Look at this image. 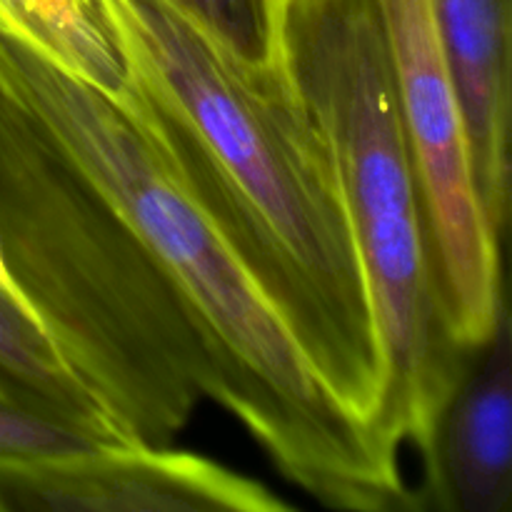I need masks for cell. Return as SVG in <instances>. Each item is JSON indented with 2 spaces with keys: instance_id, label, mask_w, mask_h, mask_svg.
Returning <instances> with one entry per match:
<instances>
[{
  "instance_id": "obj_13",
  "label": "cell",
  "mask_w": 512,
  "mask_h": 512,
  "mask_svg": "<svg viewBox=\"0 0 512 512\" xmlns=\"http://www.w3.org/2000/svg\"><path fill=\"white\" fill-rule=\"evenodd\" d=\"M0 293H5V295H8V298H13L15 303L23 305V300H20L18 290H15V285H13V278H10L8 268H5L3 253H0ZM23 310H25V305H23ZM25 313H28V310H25Z\"/></svg>"
},
{
  "instance_id": "obj_8",
  "label": "cell",
  "mask_w": 512,
  "mask_h": 512,
  "mask_svg": "<svg viewBox=\"0 0 512 512\" xmlns=\"http://www.w3.org/2000/svg\"><path fill=\"white\" fill-rule=\"evenodd\" d=\"M468 135L475 190L503 240L512 200V0H430Z\"/></svg>"
},
{
  "instance_id": "obj_14",
  "label": "cell",
  "mask_w": 512,
  "mask_h": 512,
  "mask_svg": "<svg viewBox=\"0 0 512 512\" xmlns=\"http://www.w3.org/2000/svg\"><path fill=\"white\" fill-rule=\"evenodd\" d=\"M273 5H275V8H278V5H280V0H273Z\"/></svg>"
},
{
  "instance_id": "obj_10",
  "label": "cell",
  "mask_w": 512,
  "mask_h": 512,
  "mask_svg": "<svg viewBox=\"0 0 512 512\" xmlns=\"http://www.w3.org/2000/svg\"><path fill=\"white\" fill-rule=\"evenodd\" d=\"M0 20L110 93H120L128 83L123 55L88 0H0Z\"/></svg>"
},
{
  "instance_id": "obj_1",
  "label": "cell",
  "mask_w": 512,
  "mask_h": 512,
  "mask_svg": "<svg viewBox=\"0 0 512 512\" xmlns=\"http://www.w3.org/2000/svg\"><path fill=\"white\" fill-rule=\"evenodd\" d=\"M88 3L190 198L325 388L385 438L388 365L368 278L333 155L280 55L240 58L168 0Z\"/></svg>"
},
{
  "instance_id": "obj_6",
  "label": "cell",
  "mask_w": 512,
  "mask_h": 512,
  "mask_svg": "<svg viewBox=\"0 0 512 512\" xmlns=\"http://www.w3.org/2000/svg\"><path fill=\"white\" fill-rule=\"evenodd\" d=\"M0 510L283 512L288 500L215 460L145 445L0 460Z\"/></svg>"
},
{
  "instance_id": "obj_9",
  "label": "cell",
  "mask_w": 512,
  "mask_h": 512,
  "mask_svg": "<svg viewBox=\"0 0 512 512\" xmlns=\"http://www.w3.org/2000/svg\"><path fill=\"white\" fill-rule=\"evenodd\" d=\"M0 398L93 425L123 440L95 400L65 370L38 323L5 293H0Z\"/></svg>"
},
{
  "instance_id": "obj_11",
  "label": "cell",
  "mask_w": 512,
  "mask_h": 512,
  "mask_svg": "<svg viewBox=\"0 0 512 512\" xmlns=\"http://www.w3.org/2000/svg\"><path fill=\"white\" fill-rule=\"evenodd\" d=\"M215 43L253 63L278 58V8L273 0H168Z\"/></svg>"
},
{
  "instance_id": "obj_3",
  "label": "cell",
  "mask_w": 512,
  "mask_h": 512,
  "mask_svg": "<svg viewBox=\"0 0 512 512\" xmlns=\"http://www.w3.org/2000/svg\"><path fill=\"white\" fill-rule=\"evenodd\" d=\"M0 253L60 363L130 445L168 448L213 400L203 335L150 245L3 90Z\"/></svg>"
},
{
  "instance_id": "obj_12",
  "label": "cell",
  "mask_w": 512,
  "mask_h": 512,
  "mask_svg": "<svg viewBox=\"0 0 512 512\" xmlns=\"http://www.w3.org/2000/svg\"><path fill=\"white\" fill-rule=\"evenodd\" d=\"M100 445L130 443L93 425L0 398V460L78 453Z\"/></svg>"
},
{
  "instance_id": "obj_2",
  "label": "cell",
  "mask_w": 512,
  "mask_h": 512,
  "mask_svg": "<svg viewBox=\"0 0 512 512\" xmlns=\"http://www.w3.org/2000/svg\"><path fill=\"white\" fill-rule=\"evenodd\" d=\"M0 90L115 200L193 313L213 403L290 485L345 512L420 510L400 450L350 415L308 363L253 275L180 183L130 95L100 88L0 20Z\"/></svg>"
},
{
  "instance_id": "obj_5",
  "label": "cell",
  "mask_w": 512,
  "mask_h": 512,
  "mask_svg": "<svg viewBox=\"0 0 512 512\" xmlns=\"http://www.w3.org/2000/svg\"><path fill=\"white\" fill-rule=\"evenodd\" d=\"M395 90L418 170L430 240L455 338L478 350L508 308L503 240L490 225L470 165L468 135L430 0H378Z\"/></svg>"
},
{
  "instance_id": "obj_4",
  "label": "cell",
  "mask_w": 512,
  "mask_h": 512,
  "mask_svg": "<svg viewBox=\"0 0 512 512\" xmlns=\"http://www.w3.org/2000/svg\"><path fill=\"white\" fill-rule=\"evenodd\" d=\"M278 53L343 190L388 365L383 433L423 465L475 350L455 338L378 0H280Z\"/></svg>"
},
{
  "instance_id": "obj_7",
  "label": "cell",
  "mask_w": 512,
  "mask_h": 512,
  "mask_svg": "<svg viewBox=\"0 0 512 512\" xmlns=\"http://www.w3.org/2000/svg\"><path fill=\"white\" fill-rule=\"evenodd\" d=\"M420 510L512 508V325L505 308L450 395L423 465Z\"/></svg>"
}]
</instances>
